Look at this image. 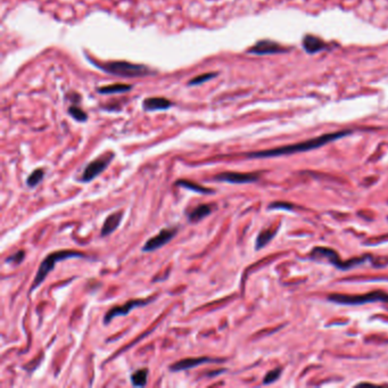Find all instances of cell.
<instances>
[{
    "instance_id": "obj_9",
    "label": "cell",
    "mask_w": 388,
    "mask_h": 388,
    "mask_svg": "<svg viewBox=\"0 0 388 388\" xmlns=\"http://www.w3.org/2000/svg\"><path fill=\"white\" fill-rule=\"evenodd\" d=\"M214 181L228 182V183H250L258 180V174L256 173H239V172H222L213 177Z\"/></svg>"
},
{
    "instance_id": "obj_16",
    "label": "cell",
    "mask_w": 388,
    "mask_h": 388,
    "mask_svg": "<svg viewBox=\"0 0 388 388\" xmlns=\"http://www.w3.org/2000/svg\"><path fill=\"white\" fill-rule=\"evenodd\" d=\"M148 375L149 371L147 368L144 369H139V370L135 371L132 373L130 379H131V384L135 387H144L147 385V380H148Z\"/></svg>"
},
{
    "instance_id": "obj_22",
    "label": "cell",
    "mask_w": 388,
    "mask_h": 388,
    "mask_svg": "<svg viewBox=\"0 0 388 388\" xmlns=\"http://www.w3.org/2000/svg\"><path fill=\"white\" fill-rule=\"evenodd\" d=\"M280 375H281V369H274V370L270 371V372L268 373V375H267L266 377H264L263 382H264V384H266V385L271 384V382L276 381V380L278 379V378L280 377Z\"/></svg>"
},
{
    "instance_id": "obj_20",
    "label": "cell",
    "mask_w": 388,
    "mask_h": 388,
    "mask_svg": "<svg viewBox=\"0 0 388 388\" xmlns=\"http://www.w3.org/2000/svg\"><path fill=\"white\" fill-rule=\"evenodd\" d=\"M69 114L72 116L74 120H77L78 122H86L88 120L87 113L75 105H72V106L69 107Z\"/></svg>"
},
{
    "instance_id": "obj_4",
    "label": "cell",
    "mask_w": 388,
    "mask_h": 388,
    "mask_svg": "<svg viewBox=\"0 0 388 388\" xmlns=\"http://www.w3.org/2000/svg\"><path fill=\"white\" fill-rule=\"evenodd\" d=\"M329 301L338 303V304L344 305H362L366 303L372 302H387L388 303V294L384 292H372L368 293L364 295H340V294H333L329 295Z\"/></svg>"
},
{
    "instance_id": "obj_7",
    "label": "cell",
    "mask_w": 388,
    "mask_h": 388,
    "mask_svg": "<svg viewBox=\"0 0 388 388\" xmlns=\"http://www.w3.org/2000/svg\"><path fill=\"white\" fill-rule=\"evenodd\" d=\"M178 229H179L178 227H174V228H167V229L160 230L158 235L154 236L153 238H150L146 241L141 250H143L144 253H148V252H154V250H157L160 247H163V246L170 243V241L176 237Z\"/></svg>"
},
{
    "instance_id": "obj_8",
    "label": "cell",
    "mask_w": 388,
    "mask_h": 388,
    "mask_svg": "<svg viewBox=\"0 0 388 388\" xmlns=\"http://www.w3.org/2000/svg\"><path fill=\"white\" fill-rule=\"evenodd\" d=\"M223 362L220 359L209 358V357H198V358H188L180 360V361L173 363L170 366V370L173 372H179L183 370H189V369H193L198 366L205 363H220Z\"/></svg>"
},
{
    "instance_id": "obj_12",
    "label": "cell",
    "mask_w": 388,
    "mask_h": 388,
    "mask_svg": "<svg viewBox=\"0 0 388 388\" xmlns=\"http://www.w3.org/2000/svg\"><path fill=\"white\" fill-rule=\"evenodd\" d=\"M302 44H303V48H304L306 53L309 54H316L321 50L327 49L328 47L327 44H326L324 40H321L320 38L311 36V35H307L303 38Z\"/></svg>"
},
{
    "instance_id": "obj_15",
    "label": "cell",
    "mask_w": 388,
    "mask_h": 388,
    "mask_svg": "<svg viewBox=\"0 0 388 388\" xmlns=\"http://www.w3.org/2000/svg\"><path fill=\"white\" fill-rule=\"evenodd\" d=\"M176 184L177 186L184 188V189H188V190L195 191L198 193H203V195H212V193H214V190H212V189L206 188L204 186H201V184H198L196 182L188 181V180H178Z\"/></svg>"
},
{
    "instance_id": "obj_19",
    "label": "cell",
    "mask_w": 388,
    "mask_h": 388,
    "mask_svg": "<svg viewBox=\"0 0 388 388\" xmlns=\"http://www.w3.org/2000/svg\"><path fill=\"white\" fill-rule=\"evenodd\" d=\"M274 235H276V234H274V231L263 230L262 233L257 236L256 245H255V248H256L257 250L263 248L264 246H266L269 243V241L274 237Z\"/></svg>"
},
{
    "instance_id": "obj_17",
    "label": "cell",
    "mask_w": 388,
    "mask_h": 388,
    "mask_svg": "<svg viewBox=\"0 0 388 388\" xmlns=\"http://www.w3.org/2000/svg\"><path fill=\"white\" fill-rule=\"evenodd\" d=\"M132 89V86L130 84H123V83H115L112 84V86H105V87H101L98 88V92L103 93V94H108V93H117V92H125L129 91V90Z\"/></svg>"
},
{
    "instance_id": "obj_10",
    "label": "cell",
    "mask_w": 388,
    "mask_h": 388,
    "mask_svg": "<svg viewBox=\"0 0 388 388\" xmlns=\"http://www.w3.org/2000/svg\"><path fill=\"white\" fill-rule=\"evenodd\" d=\"M288 51L285 47L277 44L272 40H261L255 44L252 48L247 50V53L254 55H271V54H281Z\"/></svg>"
},
{
    "instance_id": "obj_24",
    "label": "cell",
    "mask_w": 388,
    "mask_h": 388,
    "mask_svg": "<svg viewBox=\"0 0 388 388\" xmlns=\"http://www.w3.org/2000/svg\"><path fill=\"white\" fill-rule=\"evenodd\" d=\"M223 372H225V369H220V370H215V371H213V372H209V373H207V376H209V377H214V376H219V375H221V373H223Z\"/></svg>"
},
{
    "instance_id": "obj_1",
    "label": "cell",
    "mask_w": 388,
    "mask_h": 388,
    "mask_svg": "<svg viewBox=\"0 0 388 388\" xmlns=\"http://www.w3.org/2000/svg\"><path fill=\"white\" fill-rule=\"evenodd\" d=\"M349 134H351V131L346 130V131L334 132V134L322 135V136H320V137H316V138L306 140V141H303V143H299V144H295V145L282 146V147L270 149V150L253 151V153L247 154V157H250V158L276 157V156L289 155V154L301 153V151L312 150V149L319 148V147H321V146H324V145H327V144L331 143V141H335V140H337V139L343 138V137L347 136Z\"/></svg>"
},
{
    "instance_id": "obj_6",
    "label": "cell",
    "mask_w": 388,
    "mask_h": 388,
    "mask_svg": "<svg viewBox=\"0 0 388 388\" xmlns=\"http://www.w3.org/2000/svg\"><path fill=\"white\" fill-rule=\"evenodd\" d=\"M155 299H156V297L151 296L150 299H147V300H131L129 302H126L125 304H123V305L112 307L111 310L107 311V313L105 314V316H104V324L108 325L113 319L116 318V316L127 315L134 309H137V307H141V306L148 305Z\"/></svg>"
},
{
    "instance_id": "obj_23",
    "label": "cell",
    "mask_w": 388,
    "mask_h": 388,
    "mask_svg": "<svg viewBox=\"0 0 388 388\" xmlns=\"http://www.w3.org/2000/svg\"><path fill=\"white\" fill-rule=\"evenodd\" d=\"M25 257V253L24 250H17L15 254H13L12 256H9L6 258L7 263H14V264H20L23 260Z\"/></svg>"
},
{
    "instance_id": "obj_5",
    "label": "cell",
    "mask_w": 388,
    "mask_h": 388,
    "mask_svg": "<svg viewBox=\"0 0 388 388\" xmlns=\"http://www.w3.org/2000/svg\"><path fill=\"white\" fill-rule=\"evenodd\" d=\"M114 153L108 151V153L103 154L96 159H93L92 162H90L87 167L84 168L82 176L80 178V181L87 183L96 179L99 174L105 171L108 165L111 164L113 158H114Z\"/></svg>"
},
{
    "instance_id": "obj_21",
    "label": "cell",
    "mask_w": 388,
    "mask_h": 388,
    "mask_svg": "<svg viewBox=\"0 0 388 388\" xmlns=\"http://www.w3.org/2000/svg\"><path fill=\"white\" fill-rule=\"evenodd\" d=\"M217 75V73H205V74H201L198 75V77L193 78L192 80H190V81L188 82L189 86H198V84L201 83H204L205 81H207V80H211L213 78H215Z\"/></svg>"
},
{
    "instance_id": "obj_13",
    "label": "cell",
    "mask_w": 388,
    "mask_h": 388,
    "mask_svg": "<svg viewBox=\"0 0 388 388\" xmlns=\"http://www.w3.org/2000/svg\"><path fill=\"white\" fill-rule=\"evenodd\" d=\"M172 106V103L167 98L163 97H151L145 99L143 103V108L145 111H158V110H168Z\"/></svg>"
},
{
    "instance_id": "obj_2",
    "label": "cell",
    "mask_w": 388,
    "mask_h": 388,
    "mask_svg": "<svg viewBox=\"0 0 388 388\" xmlns=\"http://www.w3.org/2000/svg\"><path fill=\"white\" fill-rule=\"evenodd\" d=\"M83 257H87V256L84 254L78 252V250H69V249L57 250V252H53L49 255H47L44 261H42V263L40 264L39 269H38L35 280H33V283L30 288V293L36 290L37 288L45 281L47 276L53 271L55 266L58 262L64 261V260H69V258H83Z\"/></svg>"
},
{
    "instance_id": "obj_14",
    "label": "cell",
    "mask_w": 388,
    "mask_h": 388,
    "mask_svg": "<svg viewBox=\"0 0 388 388\" xmlns=\"http://www.w3.org/2000/svg\"><path fill=\"white\" fill-rule=\"evenodd\" d=\"M213 211H214V206L213 205H210V204L198 205L188 214V221L190 222V223H197V222L205 219L206 216H209Z\"/></svg>"
},
{
    "instance_id": "obj_18",
    "label": "cell",
    "mask_w": 388,
    "mask_h": 388,
    "mask_svg": "<svg viewBox=\"0 0 388 388\" xmlns=\"http://www.w3.org/2000/svg\"><path fill=\"white\" fill-rule=\"evenodd\" d=\"M44 177H45V171H44V170H42V169L35 170V171H33L30 174V176L27 177V179H26L27 187H30V188L37 187L38 184H39L42 181V179H44Z\"/></svg>"
},
{
    "instance_id": "obj_3",
    "label": "cell",
    "mask_w": 388,
    "mask_h": 388,
    "mask_svg": "<svg viewBox=\"0 0 388 388\" xmlns=\"http://www.w3.org/2000/svg\"><path fill=\"white\" fill-rule=\"evenodd\" d=\"M96 64L97 68L104 71V72L124 78H139L154 74V71L148 69L147 66L143 64H134L125 60H114L103 64Z\"/></svg>"
},
{
    "instance_id": "obj_11",
    "label": "cell",
    "mask_w": 388,
    "mask_h": 388,
    "mask_svg": "<svg viewBox=\"0 0 388 388\" xmlns=\"http://www.w3.org/2000/svg\"><path fill=\"white\" fill-rule=\"evenodd\" d=\"M122 219H123V212L121 211L112 213L111 215H108L102 227V230H101L102 237H106V236H110L111 234L114 233V231L120 227Z\"/></svg>"
}]
</instances>
